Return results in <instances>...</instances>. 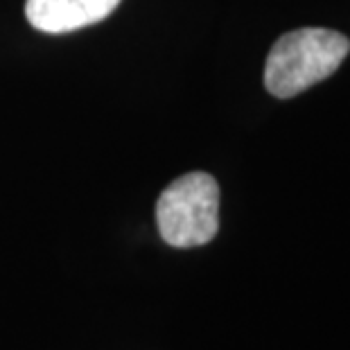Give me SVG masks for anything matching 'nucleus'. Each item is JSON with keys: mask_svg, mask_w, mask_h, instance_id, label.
<instances>
[{"mask_svg": "<svg viewBox=\"0 0 350 350\" xmlns=\"http://www.w3.org/2000/svg\"><path fill=\"white\" fill-rule=\"evenodd\" d=\"M118 5L120 0H27L25 16L41 32L64 34L100 23Z\"/></svg>", "mask_w": 350, "mask_h": 350, "instance_id": "obj_3", "label": "nucleus"}, {"mask_svg": "<svg viewBox=\"0 0 350 350\" xmlns=\"http://www.w3.org/2000/svg\"><path fill=\"white\" fill-rule=\"evenodd\" d=\"M350 41L323 27H303L282 34L267 57L265 86L275 98H294L330 77L348 57Z\"/></svg>", "mask_w": 350, "mask_h": 350, "instance_id": "obj_1", "label": "nucleus"}, {"mask_svg": "<svg viewBox=\"0 0 350 350\" xmlns=\"http://www.w3.org/2000/svg\"><path fill=\"white\" fill-rule=\"evenodd\" d=\"M161 237L170 247L208 244L219 230V185L206 172H190L163 190L156 204Z\"/></svg>", "mask_w": 350, "mask_h": 350, "instance_id": "obj_2", "label": "nucleus"}]
</instances>
